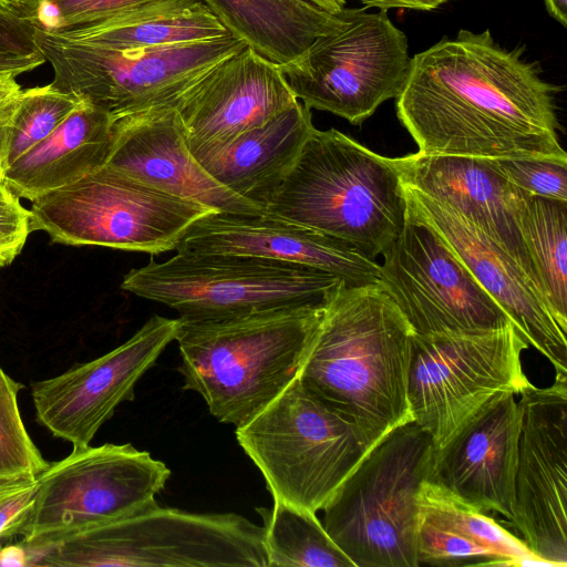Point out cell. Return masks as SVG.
Here are the masks:
<instances>
[{
	"label": "cell",
	"mask_w": 567,
	"mask_h": 567,
	"mask_svg": "<svg viewBox=\"0 0 567 567\" xmlns=\"http://www.w3.org/2000/svg\"><path fill=\"white\" fill-rule=\"evenodd\" d=\"M313 128L310 109L298 101L264 124L193 156L217 183L265 210Z\"/></svg>",
	"instance_id": "cell-24"
},
{
	"label": "cell",
	"mask_w": 567,
	"mask_h": 567,
	"mask_svg": "<svg viewBox=\"0 0 567 567\" xmlns=\"http://www.w3.org/2000/svg\"><path fill=\"white\" fill-rule=\"evenodd\" d=\"M154 0H45L31 18L37 29L64 34L84 29Z\"/></svg>",
	"instance_id": "cell-32"
},
{
	"label": "cell",
	"mask_w": 567,
	"mask_h": 567,
	"mask_svg": "<svg viewBox=\"0 0 567 567\" xmlns=\"http://www.w3.org/2000/svg\"><path fill=\"white\" fill-rule=\"evenodd\" d=\"M522 427L511 524L547 566L567 565V379L529 386L518 400Z\"/></svg>",
	"instance_id": "cell-15"
},
{
	"label": "cell",
	"mask_w": 567,
	"mask_h": 567,
	"mask_svg": "<svg viewBox=\"0 0 567 567\" xmlns=\"http://www.w3.org/2000/svg\"><path fill=\"white\" fill-rule=\"evenodd\" d=\"M331 13H338L346 6V0H307Z\"/></svg>",
	"instance_id": "cell-44"
},
{
	"label": "cell",
	"mask_w": 567,
	"mask_h": 567,
	"mask_svg": "<svg viewBox=\"0 0 567 567\" xmlns=\"http://www.w3.org/2000/svg\"><path fill=\"white\" fill-rule=\"evenodd\" d=\"M79 104L50 84L21 91L6 137L7 168L55 131Z\"/></svg>",
	"instance_id": "cell-30"
},
{
	"label": "cell",
	"mask_w": 567,
	"mask_h": 567,
	"mask_svg": "<svg viewBox=\"0 0 567 567\" xmlns=\"http://www.w3.org/2000/svg\"><path fill=\"white\" fill-rule=\"evenodd\" d=\"M29 210L31 230L52 243L151 255L176 250L197 219L216 212L107 165L35 198Z\"/></svg>",
	"instance_id": "cell-9"
},
{
	"label": "cell",
	"mask_w": 567,
	"mask_h": 567,
	"mask_svg": "<svg viewBox=\"0 0 567 567\" xmlns=\"http://www.w3.org/2000/svg\"><path fill=\"white\" fill-rule=\"evenodd\" d=\"M34 551L37 566L268 567L262 526L158 504Z\"/></svg>",
	"instance_id": "cell-7"
},
{
	"label": "cell",
	"mask_w": 567,
	"mask_h": 567,
	"mask_svg": "<svg viewBox=\"0 0 567 567\" xmlns=\"http://www.w3.org/2000/svg\"><path fill=\"white\" fill-rule=\"evenodd\" d=\"M265 212L344 240L375 260L402 230L406 199L395 158L334 128L315 127Z\"/></svg>",
	"instance_id": "cell-4"
},
{
	"label": "cell",
	"mask_w": 567,
	"mask_h": 567,
	"mask_svg": "<svg viewBox=\"0 0 567 567\" xmlns=\"http://www.w3.org/2000/svg\"><path fill=\"white\" fill-rule=\"evenodd\" d=\"M405 34L386 10L346 8L344 22L319 37L299 58L280 65L307 107L360 125L401 92L410 66Z\"/></svg>",
	"instance_id": "cell-13"
},
{
	"label": "cell",
	"mask_w": 567,
	"mask_h": 567,
	"mask_svg": "<svg viewBox=\"0 0 567 567\" xmlns=\"http://www.w3.org/2000/svg\"><path fill=\"white\" fill-rule=\"evenodd\" d=\"M35 25L0 1V56H42Z\"/></svg>",
	"instance_id": "cell-35"
},
{
	"label": "cell",
	"mask_w": 567,
	"mask_h": 567,
	"mask_svg": "<svg viewBox=\"0 0 567 567\" xmlns=\"http://www.w3.org/2000/svg\"><path fill=\"white\" fill-rule=\"evenodd\" d=\"M226 34L228 31L203 0H154L101 23L58 35L125 50L204 41Z\"/></svg>",
	"instance_id": "cell-27"
},
{
	"label": "cell",
	"mask_w": 567,
	"mask_h": 567,
	"mask_svg": "<svg viewBox=\"0 0 567 567\" xmlns=\"http://www.w3.org/2000/svg\"><path fill=\"white\" fill-rule=\"evenodd\" d=\"M203 1L229 34L279 65L299 58L346 18V8L331 13L307 0Z\"/></svg>",
	"instance_id": "cell-26"
},
{
	"label": "cell",
	"mask_w": 567,
	"mask_h": 567,
	"mask_svg": "<svg viewBox=\"0 0 567 567\" xmlns=\"http://www.w3.org/2000/svg\"><path fill=\"white\" fill-rule=\"evenodd\" d=\"M514 216L543 297L567 333V202L516 187Z\"/></svg>",
	"instance_id": "cell-28"
},
{
	"label": "cell",
	"mask_w": 567,
	"mask_h": 567,
	"mask_svg": "<svg viewBox=\"0 0 567 567\" xmlns=\"http://www.w3.org/2000/svg\"><path fill=\"white\" fill-rule=\"evenodd\" d=\"M177 318L151 317L110 352L58 377L32 384L37 421L73 447L90 445L99 429L124 401L173 340Z\"/></svg>",
	"instance_id": "cell-16"
},
{
	"label": "cell",
	"mask_w": 567,
	"mask_h": 567,
	"mask_svg": "<svg viewBox=\"0 0 567 567\" xmlns=\"http://www.w3.org/2000/svg\"><path fill=\"white\" fill-rule=\"evenodd\" d=\"M7 7L31 20L45 0H1Z\"/></svg>",
	"instance_id": "cell-42"
},
{
	"label": "cell",
	"mask_w": 567,
	"mask_h": 567,
	"mask_svg": "<svg viewBox=\"0 0 567 567\" xmlns=\"http://www.w3.org/2000/svg\"><path fill=\"white\" fill-rule=\"evenodd\" d=\"M548 13L563 27L567 25V0H544Z\"/></svg>",
	"instance_id": "cell-43"
},
{
	"label": "cell",
	"mask_w": 567,
	"mask_h": 567,
	"mask_svg": "<svg viewBox=\"0 0 567 567\" xmlns=\"http://www.w3.org/2000/svg\"><path fill=\"white\" fill-rule=\"evenodd\" d=\"M31 566V554L29 548L21 542H0V567H25Z\"/></svg>",
	"instance_id": "cell-37"
},
{
	"label": "cell",
	"mask_w": 567,
	"mask_h": 567,
	"mask_svg": "<svg viewBox=\"0 0 567 567\" xmlns=\"http://www.w3.org/2000/svg\"><path fill=\"white\" fill-rule=\"evenodd\" d=\"M556 91L489 30H461L411 58L396 114L423 154L567 161Z\"/></svg>",
	"instance_id": "cell-1"
},
{
	"label": "cell",
	"mask_w": 567,
	"mask_h": 567,
	"mask_svg": "<svg viewBox=\"0 0 567 567\" xmlns=\"http://www.w3.org/2000/svg\"><path fill=\"white\" fill-rule=\"evenodd\" d=\"M22 388L0 365V486L34 478L49 466L21 419L18 393Z\"/></svg>",
	"instance_id": "cell-31"
},
{
	"label": "cell",
	"mask_w": 567,
	"mask_h": 567,
	"mask_svg": "<svg viewBox=\"0 0 567 567\" xmlns=\"http://www.w3.org/2000/svg\"><path fill=\"white\" fill-rule=\"evenodd\" d=\"M176 251L274 259L330 272L357 287L381 284L380 264L353 245L268 214L215 212L197 219Z\"/></svg>",
	"instance_id": "cell-19"
},
{
	"label": "cell",
	"mask_w": 567,
	"mask_h": 567,
	"mask_svg": "<svg viewBox=\"0 0 567 567\" xmlns=\"http://www.w3.org/2000/svg\"><path fill=\"white\" fill-rule=\"evenodd\" d=\"M343 282L330 272L274 259L177 251L163 262L130 270L121 288L179 317L207 318L324 307Z\"/></svg>",
	"instance_id": "cell-8"
},
{
	"label": "cell",
	"mask_w": 567,
	"mask_h": 567,
	"mask_svg": "<svg viewBox=\"0 0 567 567\" xmlns=\"http://www.w3.org/2000/svg\"><path fill=\"white\" fill-rule=\"evenodd\" d=\"M298 101L280 65L246 45L204 73L173 106L194 155L264 124Z\"/></svg>",
	"instance_id": "cell-18"
},
{
	"label": "cell",
	"mask_w": 567,
	"mask_h": 567,
	"mask_svg": "<svg viewBox=\"0 0 567 567\" xmlns=\"http://www.w3.org/2000/svg\"><path fill=\"white\" fill-rule=\"evenodd\" d=\"M37 477L0 486V542L16 537V532L31 507Z\"/></svg>",
	"instance_id": "cell-36"
},
{
	"label": "cell",
	"mask_w": 567,
	"mask_h": 567,
	"mask_svg": "<svg viewBox=\"0 0 567 567\" xmlns=\"http://www.w3.org/2000/svg\"><path fill=\"white\" fill-rule=\"evenodd\" d=\"M323 307L177 318L183 389L236 427L274 401L301 372Z\"/></svg>",
	"instance_id": "cell-3"
},
{
	"label": "cell",
	"mask_w": 567,
	"mask_h": 567,
	"mask_svg": "<svg viewBox=\"0 0 567 567\" xmlns=\"http://www.w3.org/2000/svg\"><path fill=\"white\" fill-rule=\"evenodd\" d=\"M395 161L404 186L461 213L512 256L538 286L515 221L516 186L493 158L416 152Z\"/></svg>",
	"instance_id": "cell-22"
},
{
	"label": "cell",
	"mask_w": 567,
	"mask_h": 567,
	"mask_svg": "<svg viewBox=\"0 0 567 567\" xmlns=\"http://www.w3.org/2000/svg\"><path fill=\"white\" fill-rule=\"evenodd\" d=\"M114 121L80 102L55 131L7 168L4 186L32 202L102 167L112 148Z\"/></svg>",
	"instance_id": "cell-25"
},
{
	"label": "cell",
	"mask_w": 567,
	"mask_h": 567,
	"mask_svg": "<svg viewBox=\"0 0 567 567\" xmlns=\"http://www.w3.org/2000/svg\"><path fill=\"white\" fill-rule=\"evenodd\" d=\"M262 518L268 567H354L336 545L316 513L274 502L257 508Z\"/></svg>",
	"instance_id": "cell-29"
},
{
	"label": "cell",
	"mask_w": 567,
	"mask_h": 567,
	"mask_svg": "<svg viewBox=\"0 0 567 567\" xmlns=\"http://www.w3.org/2000/svg\"><path fill=\"white\" fill-rule=\"evenodd\" d=\"M21 93V92H20ZM19 93V94H20ZM0 106V187L4 185L6 166V137L8 127L17 106L18 96Z\"/></svg>",
	"instance_id": "cell-38"
},
{
	"label": "cell",
	"mask_w": 567,
	"mask_h": 567,
	"mask_svg": "<svg viewBox=\"0 0 567 567\" xmlns=\"http://www.w3.org/2000/svg\"><path fill=\"white\" fill-rule=\"evenodd\" d=\"M235 434L274 502L316 514L371 449L300 377Z\"/></svg>",
	"instance_id": "cell-6"
},
{
	"label": "cell",
	"mask_w": 567,
	"mask_h": 567,
	"mask_svg": "<svg viewBox=\"0 0 567 567\" xmlns=\"http://www.w3.org/2000/svg\"><path fill=\"white\" fill-rule=\"evenodd\" d=\"M517 188L535 196L567 202V161L553 158H493Z\"/></svg>",
	"instance_id": "cell-33"
},
{
	"label": "cell",
	"mask_w": 567,
	"mask_h": 567,
	"mask_svg": "<svg viewBox=\"0 0 567 567\" xmlns=\"http://www.w3.org/2000/svg\"><path fill=\"white\" fill-rule=\"evenodd\" d=\"M528 346L513 323L478 332L413 333L410 412L435 450L495 396L533 385L520 359Z\"/></svg>",
	"instance_id": "cell-12"
},
{
	"label": "cell",
	"mask_w": 567,
	"mask_h": 567,
	"mask_svg": "<svg viewBox=\"0 0 567 567\" xmlns=\"http://www.w3.org/2000/svg\"><path fill=\"white\" fill-rule=\"evenodd\" d=\"M435 447L415 422L377 442L327 502L322 525L354 567H419V492Z\"/></svg>",
	"instance_id": "cell-5"
},
{
	"label": "cell",
	"mask_w": 567,
	"mask_h": 567,
	"mask_svg": "<svg viewBox=\"0 0 567 567\" xmlns=\"http://www.w3.org/2000/svg\"><path fill=\"white\" fill-rule=\"evenodd\" d=\"M169 476L165 463L130 443L73 447L38 476L16 537L41 549L131 516L157 504Z\"/></svg>",
	"instance_id": "cell-11"
},
{
	"label": "cell",
	"mask_w": 567,
	"mask_h": 567,
	"mask_svg": "<svg viewBox=\"0 0 567 567\" xmlns=\"http://www.w3.org/2000/svg\"><path fill=\"white\" fill-rule=\"evenodd\" d=\"M515 395L495 396L435 450L427 478L475 509L509 522L522 427Z\"/></svg>",
	"instance_id": "cell-20"
},
{
	"label": "cell",
	"mask_w": 567,
	"mask_h": 567,
	"mask_svg": "<svg viewBox=\"0 0 567 567\" xmlns=\"http://www.w3.org/2000/svg\"><path fill=\"white\" fill-rule=\"evenodd\" d=\"M105 165L176 197L216 212H266L217 183L190 153L174 106L153 107L114 121Z\"/></svg>",
	"instance_id": "cell-21"
},
{
	"label": "cell",
	"mask_w": 567,
	"mask_h": 567,
	"mask_svg": "<svg viewBox=\"0 0 567 567\" xmlns=\"http://www.w3.org/2000/svg\"><path fill=\"white\" fill-rule=\"evenodd\" d=\"M367 7H375L382 10L403 8L414 10H432L449 0H359Z\"/></svg>",
	"instance_id": "cell-39"
},
{
	"label": "cell",
	"mask_w": 567,
	"mask_h": 567,
	"mask_svg": "<svg viewBox=\"0 0 567 567\" xmlns=\"http://www.w3.org/2000/svg\"><path fill=\"white\" fill-rule=\"evenodd\" d=\"M45 61L44 56H0V73L16 75L32 71Z\"/></svg>",
	"instance_id": "cell-40"
},
{
	"label": "cell",
	"mask_w": 567,
	"mask_h": 567,
	"mask_svg": "<svg viewBox=\"0 0 567 567\" xmlns=\"http://www.w3.org/2000/svg\"><path fill=\"white\" fill-rule=\"evenodd\" d=\"M412 336L381 284L343 282L323 307L299 377L351 421L372 447L412 421Z\"/></svg>",
	"instance_id": "cell-2"
},
{
	"label": "cell",
	"mask_w": 567,
	"mask_h": 567,
	"mask_svg": "<svg viewBox=\"0 0 567 567\" xmlns=\"http://www.w3.org/2000/svg\"><path fill=\"white\" fill-rule=\"evenodd\" d=\"M382 256L381 285L413 333L478 332L513 323L439 233L408 207L402 230Z\"/></svg>",
	"instance_id": "cell-14"
},
{
	"label": "cell",
	"mask_w": 567,
	"mask_h": 567,
	"mask_svg": "<svg viewBox=\"0 0 567 567\" xmlns=\"http://www.w3.org/2000/svg\"><path fill=\"white\" fill-rule=\"evenodd\" d=\"M403 187L406 207L439 233L528 344L553 364L555 379H567V333L551 316L534 280L497 243L453 207Z\"/></svg>",
	"instance_id": "cell-17"
},
{
	"label": "cell",
	"mask_w": 567,
	"mask_h": 567,
	"mask_svg": "<svg viewBox=\"0 0 567 567\" xmlns=\"http://www.w3.org/2000/svg\"><path fill=\"white\" fill-rule=\"evenodd\" d=\"M14 73H0V106L16 97L22 90Z\"/></svg>",
	"instance_id": "cell-41"
},
{
	"label": "cell",
	"mask_w": 567,
	"mask_h": 567,
	"mask_svg": "<svg viewBox=\"0 0 567 567\" xmlns=\"http://www.w3.org/2000/svg\"><path fill=\"white\" fill-rule=\"evenodd\" d=\"M32 233L30 210L4 185L0 187V267L10 265Z\"/></svg>",
	"instance_id": "cell-34"
},
{
	"label": "cell",
	"mask_w": 567,
	"mask_h": 567,
	"mask_svg": "<svg viewBox=\"0 0 567 567\" xmlns=\"http://www.w3.org/2000/svg\"><path fill=\"white\" fill-rule=\"evenodd\" d=\"M1 1V0H0ZM2 2V1H1Z\"/></svg>",
	"instance_id": "cell-45"
},
{
	"label": "cell",
	"mask_w": 567,
	"mask_h": 567,
	"mask_svg": "<svg viewBox=\"0 0 567 567\" xmlns=\"http://www.w3.org/2000/svg\"><path fill=\"white\" fill-rule=\"evenodd\" d=\"M53 69L50 85L114 120L174 105L197 79L246 44L231 34L154 48L110 49L35 31Z\"/></svg>",
	"instance_id": "cell-10"
},
{
	"label": "cell",
	"mask_w": 567,
	"mask_h": 567,
	"mask_svg": "<svg viewBox=\"0 0 567 567\" xmlns=\"http://www.w3.org/2000/svg\"><path fill=\"white\" fill-rule=\"evenodd\" d=\"M419 566L545 565L492 517L425 480L419 492Z\"/></svg>",
	"instance_id": "cell-23"
}]
</instances>
